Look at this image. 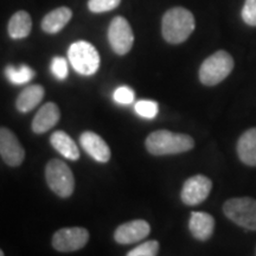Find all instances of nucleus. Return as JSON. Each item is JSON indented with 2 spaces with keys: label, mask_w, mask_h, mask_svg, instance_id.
I'll use <instances>...</instances> for the list:
<instances>
[{
  "label": "nucleus",
  "mask_w": 256,
  "mask_h": 256,
  "mask_svg": "<svg viewBox=\"0 0 256 256\" xmlns=\"http://www.w3.org/2000/svg\"><path fill=\"white\" fill-rule=\"evenodd\" d=\"M145 145L147 151L153 156H168L190 151L194 148V142L188 134L160 130L147 136Z\"/></svg>",
  "instance_id": "f257e3e1"
},
{
  "label": "nucleus",
  "mask_w": 256,
  "mask_h": 256,
  "mask_svg": "<svg viewBox=\"0 0 256 256\" xmlns=\"http://www.w3.org/2000/svg\"><path fill=\"white\" fill-rule=\"evenodd\" d=\"M194 30V17L184 8L168 10L162 17V32L165 40L171 44H180L190 37Z\"/></svg>",
  "instance_id": "f03ea898"
},
{
  "label": "nucleus",
  "mask_w": 256,
  "mask_h": 256,
  "mask_svg": "<svg viewBox=\"0 0 256 256\" xmlns=\"http://www.w3.org/2000/svg\"><path fill=\"white\" fill-rule=\"evenodd\" d=\"M234 69V60L226 51L220 50L202 63L200 80L206 86H216L226 78Z\"/></svg>",
  "instance_id": "7ed1b4c3"
},
{
  "label": "nucleus",
  "mask_w": 256,
  "mask_h": 256,
  "mask_svg": "<svg viewBox=\"0 0 256 256\" xmlns=\"http://www.w3.org/2000/svg\"><path fill=\"white\" fill-rule=\"evenodd\" d=\"M46 183L57 196L66 198L72 196L75 188V179L69 166L60 159H52L46 168Z\"/></svg>",
  "instance_id": "20e7f679"
},
{
  "label": "nucleus",
  "mask_w": 256,
  "mask_h": 256,
  "mask_svg": "<svg viewBox=\"0 0 256 256\" xmlns=\"http://www.w3.org/2000/svg\"><path fill=\"white\" fill-rule=\"evenodd\" d=\"M68 57L72 68L81 75L90 76L98 72L100 66V56L98 50L88 42L78 40L72 44Z\"/></svg>",
  "instance_id": "39448f33"
},
{
  "label": "nucleus",
  "mask_w": 256,
  "mask_h": 256,
  "mask_svg": "<svg viewBox=\"0 0 256 256\" xmlns=\"http://www.w3.org/2000/svg\"><path fill=\"white\" fill-rule=\"evenodd\" d=\"M224 215L248 230H256V200L249 197L232 198L223 206Z\"/></svg>",
  "instance_id": "423d86ee"
},
{
  "label": "nucleus",
  "mask_w": 256,
  "mask_h": 256,
  "mask_svg": "<svg viewBox=\"0 0 256 256\" xmlns=\"http://www.w3.org/2000/svg\"><path fill=\"white\" fill-rule=\"evenodd\" d=\"M108 40L112 49L118 55H126L134 43L132 28L124 17H115L108 28Z\"/></svg>",
  "instance_id": "0eeeda50"
},
{
  "label": "nucleus",
  "mask_w": 256,
  "mask_h": 256,
  "mask_svg": "<svg viewBox=\"0 0 256 256\" xmlns=\"http://www.w3.org/2000/svg\"><path fill=\"white\" fill-rule=\"evenodd\" d=\"M89 232L87 229L78 228H62L57 230L52 238V246L56 250L62 252H70L80 250L87 244Z\"/></svg>",
  "instance_id": "6e6552de"
},
{
  "label": "nucleus",
  "mask_w": 256,
  "mask_h": 256,
  "mask_svg": "<svg viewBox=\"0 0 256 256\" xmlns=\"http://www.w3.org/2000/svg\"><path fill=\"white\" fill-rule=\"evenodd\" d=\"M212 182L203 174H197L188 178L182 188V200L186 206H194L204 202L210 194Z\"/></svg>",
  "instance_id": "1a4fd4ad"
},
{
  "label": "nucleus",
  "mask_w": 256,
  "mask_h": 256,
  "mask_svg": "<svg viewBox=\"0 0 256 256\" xmlns=\"http://www.w3.org/2000/svg\"><path fill=\"white\" fill-rule=\"evenodd\" d=\"M0 156L12 168L20 165L25 158V150L18 138L5 127H0Z\"/></svg>",
  "instance_id": "9d476101"
},
{
  "label": "nucleus",
  "mask_w": 256,
  "mask_h": 256,
  "mask_svg": "<svg viewBox=\"0 0 256 256\" xmlns=\"http://www.w3.org/2000/svg\"><path fill=\"white\" fill-rule=\"evenodd\" d=\"M151 232V226L144 220H134L121 224L114 232V240L120 244H132L146 238Z\"/></svg>",
  "instance_id": "9b49d317"
},
{
  "label": "nucleus",
  "mask_w": 256,
  "mask_h": 256,
  "mask_svg": "<svg viewBox=\"0 0 256 256\" xmlns=\"http://www.w3.org/2000/svg\"><path fill=\"white\" fill-rule=\"evenodd\" d=\"M82 148L98 162H107L110 159V148L100 136L94 132H84L80 136Z\"/></svg>",
  "instance_id": "f8f14e48"
},
{
  "label": "nucleus",
  "mask_w": 256,
  "mask_h": 256,
  "mask_svg": "<svg viewBox=\"0 0 256 256\" xmlns=\"http://www.w3.org/2000/svg\"><path fill=\"white\" fill-rule=\"evenodd\" d=\"M60 118V112L58 106L54 102H48L43 107H40L32 120V130L36 134L46 133L58 122Z\"/></svg>",
  "instance_id": "ddd939ff"
},
{
  "label": "nucleus",
  "mask_w": 256,
  "mask_h": 256,
  "mask_svg": "<svg viewBox=\"0 0 256 256\" xmlns=\"http://www.w3.org/2000/svg\"><path fill=\"white\" fill-rule=\"evenodd\" d=\"M188 229L194 238L200 241H206L212 235L215 229V220L206 212L194 211L191 214L188 220Z\"/></svg>",
  "instance_id": "4468645a"
},
{
  "label": "nucleus",
  "mask_w": 256,
  "mask_h": 256,
  "mask_svg": "<svg viewBox=\"0 0 256 256\" xmlns=\"http://www.w3.org/2000/svg\"><path fill=\"white\" fill-rule=\"evenodd\" d=\"M238 154L243 164L256 166V127L250 128L240 136Z\"/></svg>",
  "instance_id": "2eb2a0df"
},
{
  "label": "nucleus",
  "mask_w": 256,
  "mask_h": 256,
  "mask_svg": "<svg viewBox=\"0 0 256 256\" xmlns=\"http://www.w3.org/2000/svg\"><path fill=\"white\" fill-rule=\"evenodd\" d=\"M44 94H46V90L40 84L28 86L19 94L17 102H16V107L22 113H28V112L34 110V107H37L40 104Z\"/></svg>",
  "instance_id": "dca6fc26"
},
{
  "label": "nucleus",
  "mask_w": 256,
  "mask_h": 256,
  "mask_svg": "<svg viewBox=\"0 0 256 256\" xmlns=\"http://www.w3.org/2000/svg\"><path fill=\"white\" fill-rule=\"evenodd\" d=\"M50 142L60 154L69 160H78L80 158V150L75 142L63 130H56L50 138Z\"/></svg>",
  "instance_id": "f3484780"
},
{
  "label": "nucleus",
  "mask_w": 256,
  "mask_h": 256,
  "mask_svg": "<svg viewBox=\"0 0 256 256\" xmlns=\"http://www.w3.org/2000/svg\"><path fill=\"white\" fill-rule=\"evenodd\" d=\"M72 12L68 8H58L48 14L42 20V28L48 34H57L69 23Z\"/></svg>",
  "instance_id": "a211bd4d"
},
{
  "label": "nucleus",
  "mask_w": 256,
  "mask_h": 256,
  "mask_svg": "<svg viewBox=\"0 0 256 256\" xmlns=\"http://www.w3.org/2000/svg\"><path fill=\"white\" fill-rule=\"evenodd\" d=\"M32 20L30 14L25 11H18L8 22V34L14 40H22L30 34Z\"/></svg>",
  "instance_id": "6ab92c4d"
},
{
  "label": "nucleus",
  "mask_w": 256,
  "mask_h": 256,
  "mask_svg": "<svg viewBox=\"0 0 256 256\" xmlns=\"http://www.w3.org/2000/svg\"><path fill=\"white\" fill-rule=\"evenodd\" d=\"M5 75L8 78V81L14 84H25L34 78V72L28 66H20L18 68L14 66H8L5 69Z\"/></svg>",
  "instance_id": "aec40b11"
},
{
  "label": "nucleus",
  "mask_w": 256,
  "mask_h": 256,
  "mask_svg": "<svg viewBox=\"0 0 256 256\" xmlns=\"http://www.w3.org/2000/svg\"><path fill=\"white\" fill-rule=\"evenodd\" d=\"M136 112L145 119H154L159 112V106L151 100H140L136 104Z\"/></svg>",
  "instance_id": "412c9836"
},
{
  "label": "nucleus",
  "mask_w": 256,
  "mask_h": 256,
  "mask_svg": "<svg viewBox=\"0 0 256 256\" xmlns=\"http://www.w3.org/2000/svg\"><path fill=\"white\" fill-rule=\"evenodd\" d=\"M159 252V243L154 241H147L138 246L130 252H127L126 256H156Z\"/></svg>",
  "instance_id": "4be33fe9"
},
{
  "label": "nucleus",
  "mask_w": 256,
  "mask_h": 256,
  "mask_svg": "<svg viewBox=\"0 0 256 256\" xmlns=\"http://www.w3.org/2000/svg\"><path fill=\"white\" fill-rule=\"evenodd\" d=\"M121 0H89L88 8L94 14H102L116 8Z\"/></svg>",
  "instance_id": "5701e85b"
},
{
  "label": "nucleus",
  "mask_w": 256,
  "mask_h": 256,
  "mask_svg": "<svg viewBox=\"0 0 256 256\" xmlns=\"http://www.w3.org/2000/svg\"><path fill=\"white\" fill-rule=\"evenodd\" d=\"M242 19L246 24L256 26V0H246L242 8Z\"/></svg>",
  "instance_id": "b1692460"
},
{
  "label": "nucleus",
  "mask_w": 256,
  "mask_h": 256,
  "mask_svg": "<svg viewBox=\"0 0 256 256\" xmlns=\"http://www.w3.org/2000/svg\"><path fill=\"white\" fill-rule=\"evenodd\" d=\"M51 72L58 80H66L68 76V63L63 57H55L51 63Z\"/></svg>",
  "instance_id": "393cba45"
},
{
  "label": "nucleus",
  "mask_w": 256,
  "mask_h": 256,
  "mask_svg": "<svg viewBox=\"0 0 256 256\" xmlns=\"http://www.w3.org/2000/svg\"><path fill=\"white\" fill-rule=\"evenodd\" d=\"M113 98L119 104H130L134 101V92L130 87H119L114 92Z\"/></svg>",
  "instance_id": "a878e982"
},
{
  "label": "nucleus",
  "mask_w": 256,
  "mask_h": 256,
  "mask_svg": "<svg viewBox=\"0 0 256 256\" xmlns=\"http://www.w3.org/2000/svg\"><path fill=\"white\" fill-rule=\"evenodd\" d=\"M0 256H4V252H2V249H0Z\"/></svg>",
  "instance_id": "bb28decb"
}]
</instances>
